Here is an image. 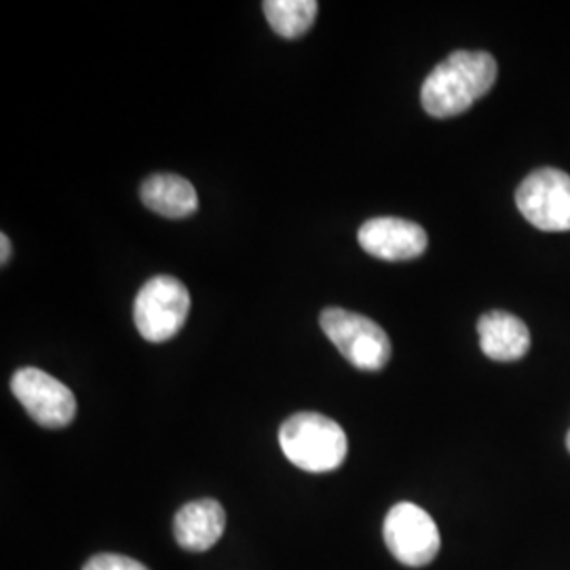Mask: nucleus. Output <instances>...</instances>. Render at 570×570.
Returning a JSON list of instances; mask_svg holds the SVG:
<instances>
[{"label": "nucleus", "instance_id": "f257e3e1", "mask_svg": "<svg viewBox=\"0 0 570 570\" xmlns=\"http://www.w3.org/2000/svg\"><path fill=\"white\" fill-rule=\"evenodd\" d=\"M497 60L487 51H454L438 63L421 87V104L435 119L463 115L494 87Z\"/></svg>", "mask_w": 570, "mask_h": 570}, {"label": "nucleus", "instance_id": "f03ea898", "mask_svg": "<svg viewBox=\"0 0 570 570\" xmlns=\"http://www.w3.org/2000/svg\"><path fill=\"white\" fill-rule=\"evenodd\" d=\"M285 459L308 473H327L341 468L348 454L343 428L320 412L292 414L279 429Z\"/></svg>", "mask_w": 570, "mask_h": 570}, {"label": "nucleus", "instance_id": "7ed1b4c3", "mask_svg": "<svg viewBox=\"0 0 570 570\" xmlns=\"http://www.w3.org/2000/svg\"><path fill=\"white\" fill-rule=\"evenodd\" d=\"M320 324L351 366L366 372L387 366L391 360L387 332L366 315L332 306L322 313Z\"/></svg>", "mask_w": 570, "mask_h": 570}, {"label": "nucleus", "instance_id": "20e7f679", "mask_svg": "<svg viewBox=\"0 0 570 570\" xmlns=\"http://www.w3.org/2000/svg\"><path fill=\"white\" fill-rule=\"evenodd\" d=\"M188 311L190 294L186 285L176 277L157 275L140 287L134 303V322L144 341L167 343L183 330Z\"/></svg>", "mask_w": 570, "mask_h": 570}, {"label": "nucleus", "instance_id": "39448f33", "mask_svg": "<svg viewBox=\"0 0 570 570\" xmlns=\"http://www.w3.org/2000/svg\"><path fill=\"white\" fill-rule=\"evenodd\" d=\"M515 205L530 225L546 233L570 230V176L556 167L529 174L515 190Z\"/></svg>", "mask_w": 570, "mask_h": 570}, {"label": "nucleus", "instance_id": "423d86ee", "mask_svg": "<svg viewBox=\"0 0 570 570\" xmlns=\"http://www.w3.org/2000/svg\"><path fill=\"white\" fill-rule=\"evenodd\" d=\"M383 537L397 562L410 569L431 564L440 551V530L428 511L414 503L393 505L383 524Z\"/></svg>", "mask_w": 570, "mask_h": 570}, {"label": "nucleus", "instance_id": "0eeeda50", "mask_svg": "<svg viewBox=\"0 0 570 570\" xmlns=\"http://www.w3.org/2000/svg\"><path fill=\"white\" fill-rule=\"evenodd\" d=\"M11 391L41 428H68L77 416L75 393L39 367L18 370L11 379Z\"/></svg>", "mask_w": 570, "mask_h": 570}, {"label": "nucleus", "instance_id": "6e6552de", "mask_svg": "<svg viewBox=\"0 0 570 570\" xmlns=\"http://www.w3.org/2000/svg\"><path fill=\"white\" fill-rule=\"evenodd\" d=\"M360 245L370 256L387 263L414 261L428 249V233L416 223L404 218H372L357 233Z\"/></svg>", "mask_w": 570, "mask_h": 570}, {"label": "nucleus", "instance_id": "1a4fd4ad", "mask_svg": "<svg viewBox=\"0 0 570 570\" xmlns=\"http://www.w3.org/2000/svg\"><path fill=\"white\" fill-rule=\"evenodd\" d=\"M226 511L214 499L190 501L174 518L176 543L186 551L212 550L225 534Z\"/></svg>", "mask_w": 570, "mask_h": 570}, {"label": "nucleus", "instance_id": "9d476101", "mask_svg": "<svg viewBox=\"0 0 570 570\" xmlns=\"http://www.w3.org/2000/svg\"><path fill=\"white\" fill-rule=\"evenodd\" d=\"M482 353L492 362H518L530 348V332L527 324L508 311H490L478 322Z\"/></svg>", "mask_w": 570, "mask_h": 570}, {"label": "nucleus", "instance_id": "9b49d317", "mask_svg": "<svg viewBox=\"0 0 570 570\" xmlns=\"http://www.w3.org/2000/svg\"><path fill=\"white\" fill-rule=\"evenodd\" d=\"M142 204L165 218H186L197 212L199 199L195 186L183 176L155 174L140 186Z\"/></svg>", "mask_w": 570, "mask_h": 570}, {"label": "nucleus", "instance_id": "f8f14e48", "mask_svg": "<svg viewBox=\"0 0 570 570\" xmlns=\"http://www.w3.org/2000/svg\"><path fill=\"white\" fill-rule=\"evenodd\" d=\"M263 9L279 37L298 39L313 26L320 4L315 0H266Z\"/></svg>", "mask_w": 570, "mask_h": 570}, {"label": "nucleus", "instance_id": "ddd939ff", "mask_svg": "<svg viewBox=\"0 0 570 570\" xmlns=\"http://www.w3.org/2000/svg\"><path fill=\"white\" fill-rule=\"evenodd\" d=\"M82 570H148L142 562L119 556V553H98L94 556Z\"/></svg>", "mask_w": 570, "mask_h": 570}, {"label": "nucleus", "instance_id": "4468645a", "mask_svg": "<svg viewBox=\"0 0 570 570\" xmlns=\"http://www.w3.org/2000/svg\"><path fill=\"white\" fill-rule=\"evenodd\" d=\"M0 252H2L0 265L4 266L9 263V258H11V242H9V237L4 233L0 235Z\"/></svg>", "mask_w": 570, "mask_h": 570}, {"label": "nucleus", "instance_id": "2eb2a0df", "mask_svg": "<svg viewBox=\"0 0 570 570\" xmlns=\"http://www.w3.org/2000/svg\"><path fill=\"white\" fill-rule=\"evenodd\" d=\"M567 449H569V452H570V429H569V433H567Z\"/></svg>", "mask_w": 570, "mask_h": 570}]
</instances>
